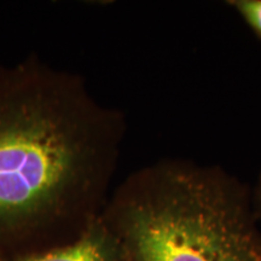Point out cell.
<instances>
[{"instance_id": "4", "label": "cell", "mask_w": 261, "mask_h": 261, "mask_svg": "<svg viewBox=\"0 0 261 261\" xmlns=\"http://www.w3.org/2000/svg\"><path fill=\"white\" fill-rule=\"evenodd\" d=\"M254 34L261 39V0H230L227 2Z\"/></svg>"}, {"instance_id": "3", "label": "cell", "mask_w": 261, "mask_h": 261, "mask_svg": "<svg viewBox=\"0 0 261 261\" xmlns=\"http://www.w3.org/2000/svg\"><path fill=\"white\" fill-rule=\"evenodd\" d=\"M11 261H125L119 241L102 220L90 225L77 240L41 252L19 254Z\"/></svg>"}, {"instance_id": "5", "label": "cell", "mask_w": 261, "mask_h": 261, "mask_svg": "<svg viewBox=\"0 0 261 261\" xmlns=\"http://www.w3.org/2000/svg\"><path fill=\"white\" fill-rule=\"evenodd\" d=\"M252 202H253V210H254V214H255V218H259L261 221V173L259 175V179H257Z\"/></svg>"}, {"instance_id": "2", "label": "cell", "mask_w": 261, "mask_h": 261, "mask_svg": "<svg viewBox=\"0 0 261 261\" xmlns=\"http://www.w3.org/2000/svg\"><path fill=\"white\" fill-rule=\"evenodd\" d=\"M114 190L103 221L125 261H261L252 196L223 168L160 160Z\"/></svg>"}, {"instance_id": "1", "label": "cell", "mask_w": 261, "mask_h": 261, "mask_svg": "<svg viewBox=\"0 0 261 261\" xmlns=\"http://www.w3.org/2000/svg\"><path fill=\"white\" fill-rule=\"evenodd\" d=\"M126 132L83 77L38 57L0 68V236L108 202Z\"/></svg>"}]
</instances>
